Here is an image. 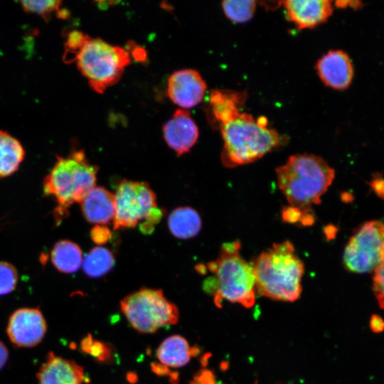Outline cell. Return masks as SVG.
<instances>
[{
    "mask_svg": "<svg viewBox=\"0 0 384 384\" xmlns=\"http://www.w3.org/2000/svg\"><path fill=\"white\" fill-rule=\"evenodd\" d=\"M9 359V351L5 344L0 341V370L5 366Z\"/></svg>",
    "mask_w": 384,
    "mask_h": 384,
    "instance_id": "4dcf8cb0",
    "label": "cell"
},
{
    "mask_svg": "<svg viewBox=\"0 0 384 384\" xmlns=\"http://www.w3.org/2000/svg\"><path fill=\"white\" fill-rule=\"evenodd\" d=\"M115 230L139 225L143 233H150L164 215L154 192L146 182L124 179L115 191Z\"/></svg>",
    "mask_w": 384,
    "mask_h": 384,
    "instance_id": "52a82bcc",
    "label": "cell"
},
{
    "mask_svg": "<svg viewBox=\"0 0 384 384\" xmlns=\"http://www.w3.org/2000/svg\"><path fill=\"white\" fill-rule=\"evenodd\" d=\"M372 289L379 306L384 309V262L374 271Z\"/></svg>",
    "mask_w": 384,
    "mask_h": 384,
    "instance_id": "83f0119b",
    "label": "cell"
},
{
    "mask_svg": "<svg viewBox=\"0 0 384 384\" xmlns=\"http://www.w3.org/2000/svg\"><path fill=\"white\" fill-rule=\"evenodd\" d=\"M222 6L226 16L235 23H245L253 16L256 1L253 0H226Z\"/></svg>",
    "mask_w": 384,
    "mask_h": 384,
    "instance_id": "603a6c76",
    "label": "cell"
},
{
    "mask_svg": "<svg viewBox=\"0 0 384 384\" xmlns=\"http://www.w3.org/2000/svg\"><path fill=\"white\" fill-rule=\"evenodd\" d=\"M46 331V321L38 308L23 307L15 310L10 315L6 326L10 341L18 348L38 345Z\"/></svg>",
    "mask_w": 384,
    "mask_h": 384,
    "instance_id": "30bf717a",
    "label": "cell"
},
{
    "mask_svg": "<svg viewBox=\"0 0 384 384\" xmlns=\"http://www.w3.org/2000/svg\"><path fill=\"white\" fill-rule=\"evenodd\" d=\"M348 6H350L351 8L356 9L361 7L363 6V4L360 1H349Z\"/></svg>",
    "mask_w": 384,
    "mask_h": 384,
    "instance_id": "836d02e7",
    "label": "cell"
},
{
    "mask_svg": "<svg viewBox=\"0 0 384 384\" xmlns=\"http://www.w3.org/2000/svg\"><path fill=\"white\" fill-rule=\"evenodd\" d=\"M384 262V224L378 220L363 223L349 238L343 252L346 269L368 273Z\"/></svg>",
    "mask_w": 384,
    "mask_h": 384,
    "instance_id": "9c48e42d",
    "label": "cell"
},
{
    "mask_svg": "<svg viewBox=\"0 0 384 384\" xmlns=\"http://www.w3.org/2000/svg\"><path fill=\"white\" fill-rule=\"evenodd\" d=\"M370 329L375 334L384 331V319L378 314H373L370 319Z\"/></svg>",
    "mask_w": 384,
    "mask_h": 384,
    "instance_id": "f546056e",
    "label": "cell"
},
{
    "mask_svg": "<svg viewBox=\"0 0 384 384\" xmlns=\"http://www.w3.org/2000/svg\"><path fill=\"white\" fill-rule=\"evenodd\" d=\"M97 171V166L90 162L83 150H75L67 156H57L43 183L44 193L56 203L53 213L57 224L68 215V210L73 203H80L96 186Z\"/></svg>",
    "mask_w": 384,
    "mask_h": 384,
    "instance_id": "5b68a950",
    "label": "cell"
},
{
    "mask_svg": "<svg viewBox=\"0 0 384 384\" xmlns=\"http://www.w3.org/2000/svg\"><path fill=\"white\" fill-rule=\"evenodd\" d=\"M60 1H21L20 4L26 12L40 15L48 21L53 13H58V16L65 18L68 15L65 9H60Z\"/></svg>",
    "mask_w": 384,
    "mask_h": 384,
    "instance_id": "d4e9b609",
    "label": "cell"
},
{
    "mask_svg": "<svg viewBox=\"0 0 384 384\" xmlns=\"http://www.w3.org/2000/svg\"><path fill=\"white\" fill-rule=\"evenodd\" d=\"M349 1H337L335 2L336 5L340 8H344L348 6Z\"/></svg>",
    "mask_w": 384,
    "mask_h": 384,
    "instance_id": "e575fe53",
    "label": "cell"
},
{
    "mask_svg": "<svg viewBox=\"0 0 384 384\" xmlns=\"http://www.w3.org/2000/svg\"><path fill=\"white\" fill-rule=\"evenodd\" d=\"M73 61L91 87L102 93L120 79L131 60L125 48L88 36L68 62Z\"/></svg>",
    "mask_w": 384,
    "mask_h": 384,
    "instance_id": "8992f818",
    "label": "cell"
},
{
    "mask_svg": "<svg viewBox=\"0 0 384 384\" xmlns=\"http://www.w3.org/2000/svg\"><path fill=\"white\" fill-rule=\"evenodd\" d=\"M288 19L299 29L314 28L324 23L333 12L329 0H287L282 1Z\"/></svg>",
    "mask_w": 384,
    "mask_h": 384,
    "instance_id": "9a60e30c",
    "label": "cell"
},
{
    "mask_svg": "<svg viewBox=\"0 0 384 384\" xmlns=\"http://www.w3.org/2000/svg\"><path fill=\"white\" fill-rule=\"evenodd\" d=\"M198 353V348L191 347L187 340L180 335H172L165 338L156 352L161 363L172 368L184 366L191 357Z\"/></svg>",
    "mask_w": 384,
    "mask_h": 384,
    "instance_id": "e0dca14e",
    "label": "cell"
},
{
    "mask_svg": "<svg viewBox=\"0 0 384 384\" xmlns=\"http://www.w3.org/2000/svg\"><path fill=\"white\" fill-rule=\"evenodd\" d=\"M87 221L95 225H105L114 220V195L101 186H95L80 202Z\"/></svg>",
    "mask_w": 384,
    "mask_h": 384,
    "instance_id": "2e32d148",
    "label": "cell"
},
{
    "mask_svg": "<svg viewBox=\"0 0 384 384\" xmlns=\"http://www.w3.org/2000/svg\"><path fill=\"white\" fill-rule=\"evenodd\" d=\"M240 247V242L237 240L223 244L216 260L203 267L213 274L204 281L203 289L213 294L215 304L219 307L223 300L247 308L255 304L254 270L252 265L242 257Z\"/></svg>",
    "mask_w": 384,
    "mask_h": 384,
    "instance_id": "277c9868",
    "label": "cell"
},
{
    "mask_svg": "<svg viewBox=\"0 0 384 384\" xmlns=\"http://www.w3.org/2000/svg\"><path fill=\"white\" fill-rule=\"evenodd\" d=\"M316 68L321 81L333 89L345 90L352 82L353 67L343 50L329 51L318 60Z\"/></svg>",
    "mask_w": 384,
    "mask_h": 384,
    "instance_id": "7c38bea8",
    "label": "cell"
},
{
    "mask_svg": "<svg viewBox=\"0 0 384 384\" xmlns=\"http://www.w3.org/2000/svg\"><path fill=\"white\" fill-rule=\"evenodd\" d=\"M36 378L38 384H83L86 380L82 366L52 351L47 354Z\"/></svg>",
    "mask_w": 384,
    "mask_h": 384,
    "instance_id": "5bb4252c",
    "label": "cell"
},
{
    "mask_svg": "<svg viewBox=\"0 0 384 384\" xmlns=\"http://www.w3.org/2000/svg\"><path fill=\"white\" fill-rule=\"evenodd\" d=\"M120 308L130 325L143 334L176 324L179 318L176 306L161 289L142 288L132 292L121 300Z\"/></svg>",
    "mask_w": 384,
    "mask_h": 384,
    "instance_id": "ba28073f",
    "label": "cell"
},
{
    "mask_svg": "<svg viewBox=\"0 0 384 384\" xmlns=\"http://www.w3.org/2000/svg\"><path fill=\"white\" fill-rule=\"evenodd\" d=\"M151 368L153 371L159 375H171L167 366L161 363H154L151 365Z\"/></svg>",
    "mask_w": 384,
    "mask_h": 384,
    "instance_id": "1f68e13d",
    "label": "cell"
},
{
    "mask_svg": "<svg viewBox=\"0 0 384 384\" xmlns=\"http://www.w3.org/2000/svg\"><path fill=\"white\" fill-rule=\"evenodd\" d=\"M80 350L102 363H108L114 358L112 346L110 343L94 339L91 334H87L81 340Z\"/></svg>",
    "mask_w": 384,
    "mask_h": 384,
    "instance_id": "cb8c5ba5",
    "label": "cell"
},
{
    "mask_svg": "<svg viewBox=\"0 0 384 384\" xmlns=\"http://www.w3.org/2000/svg\"><path fill=\"white\" fill-rule=\"evenodd\" d=\"M220 125L223 140L221 161L228 168L255 161L282 143L279 134L268 127L263 116L255 119L240 111Z\"/></svg>",
    "mask_w": 384,
    "mask_h": 384,
    "instance_id": "3957f363",
    "label": "cell"
},
{
    "mask_svg": "<svg viewBox=\"0 0 384 384\" xmlns=\"http://www.w3.org/2000/svg\"><path fill=\"white\" fill-rule=\"evenodd\" d=\"M114 257L107 248L93 247L82 260L85 273L92 278H98L108 273L114 267Z\"/></svg>",
    "mask_w": 384,
    "mask_h": 384,
    "instance_id": "7402d4cb",
    "label": "cell"
},
{
    "mask_svg": "<svg viewBox=\"0 0 384 384\" xmlns=\"http://www.w3.org/2000/svg\"><path fill=\"white\" fill-rule=\"evenodd\" d=\"M51 262L60 272L72 274L76 272L82 264V253L80 247L67 240H59L50 252Z\"/></svg>",
    "mask_w": 384,
    "mask_h": 384,
    "instance_id": "ffe728a7",
    "label": "cell"
},
{
    "mask_svg": "<svg viewBox=\"0 0 384 384\" xmlns=\"http://www.w3.org/2000/svg\"><path fill=\"white\" fill-rule=\"evenodd\" d=\"M166 142L181 156L190 151L198 137V129L185 109H178L163 127Z\"/></svg>",
    "mask_w": 384,
    "mask_h": 384,
    "instance_id": "4fadbf2b",
    "label": "cell"
},
{
    "mask_svg": "<svg viewBox=\"0 0 384 384\" xmlns=\"http://www.w3.org/2000/svg\"><path fill=\"white\" fill-rule=\"evenodd\" d=\"M207 86L200 73L192 69L174 72L169 78L168 95L173 102L188 109L199 104Z\"/></svg>",
    "mask_w": 384,
    "mask_h": 384,
    "instance_id": "8fae6325",
    "label": "cell"
},
{
    "mask_svg": "<svg viewBox=\"0 0 384 384\" xmlns=\"http://www.w3.org/2000/svg\"><path fill=\"white\" fill-rule=\"evenodd\" d=\"M24 156L21 143L6 132L0 130V178L16 172Z\"/></svg>",
    "mask_w": 384,
    "mask_h": 384,
    "instance_id": "44dd1931",
    "label": "cell"
},
{
    "mask_svg": "<svg viewBox=\"0 0 384 384\" xmlns=\"http://www.w3.org/2000/svg\"><path fill=\"white\" fill-rule=\"evenodd\" d=\"M251 265L259 294L284 302H294L299 297L304 266L289 240L274 243Z\"/></svg>",
    "mask_w": 384,
    "mask_h": 384,
    "instance_id": "7a4b0ae2",
    "label": "cell"
},
{
    "mask_svg": "<svg viewBox=\"0 0 384 384\" xmlns=\"http://www.w3.org/2000/svg\"><path fill=\"white\" fill-rule=\"evenodd\" d=\"M92 240L97 245L106 243L111 237V232L105 225H95L90 232Z\"/></svg>",
    "mask_w": 384,
    "mask_h": 384,
    "instance_id": "f1b7e54d",
    "label": "cell"
},
{
    "mask_svg": "<svg viewBox=\"0 0 384 384\" xmlns=\"http://www.w3.org/2000/svg\"><path fill=\"white\" fill-rule=\"evenodd\" d=\"M244 92L213 90L210 94L212 113L220 124L226 122L239 112L245 100Z\"/></svg>",
    "mask_w": 384,
    "mask_h": 384,
    "instance_id": "d6986e66",
    "label": "cell"
},
{
    "mask_svg": "<svg viewBox=\"0 0 384 384\" xmlns=\"http://www.w3.org/2000/svg\"><path fill=\"white\" fill-rule=\"evenodd\" d=\"M17 282L16 268L7 262H0V295L11 292L16 288Z\"/></svg>",
    "mask_w": 384,
    "mask_h": 384,
    "instance_id": "484cf974",
    "label": "cell"
},
{
    "mask_svg": "<svg viewBox=\"0 0 384 384\" xmlns=\"http://www.w3.org/2000/svg\"><path fill=\"white\" fill-rule=\"evenodd\" d=\"M133 55L136 59L143 60L146 58V53L142 48H139L134 50Z\"/></svg>",
    "mask_w": 384,
    "mask_h": 384,
    "instance_id": "d6a6232c",
    "label": "cell"
},
{
    "mask_svg": "<svg viewBox=\"0 0 384 384\" xmlns=\"http://www.w3.org/2000/svg\"><path fill=\"white\" fill-rule=\"evenodd\" d=\"M279 189L289 206L304 216V226L312 225V206L321 202L335 177V171L321 157L308 154L290 156L275 170Z\"/></svg>",
    "mask_w": 384,
    "mask_h": 384,
    "instance_id": "6da1fadb",
    "label": "cell"
},
{
    "mask_svg": "<svg viewBox=\"0 0 384 384\" xmlns=\"http://www.w3.org/2000/svg\"><path fill=\"white\" fill-rule=\"evenodd\" d=\"M202 226L198 213L188 206L175 208L169 215L168 227L178 239H189L197 235Z\"/></svg>",
    "mask_w": 384,
    "mask_h": 384,
    "instance_id": "ac0fdd59",
    "label": "cell"
},
{
    "mask_svg": "<svg viewBox=\"0 0 384 384\" xmlns=\"http://www.w3.org/2000/svg\"><path fill=\"white\" fill-rule=\"evenodd\" d=\"M89 36L78 31H73L68 35L65 44L64 60L68 61L71 56L82 46Z\"/></svg>",
    "mask_w": 384,
    "mask_h": 384,
    "instance_id": "4316f807",
    "label": "cell"
}]
</instances>
